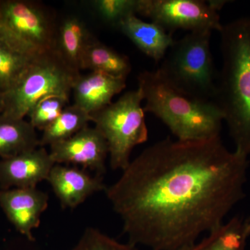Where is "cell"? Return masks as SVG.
Wrapping results in <instances>:
<instances>
[{
    "instance_id": "obj_6",
    "label": "cell",
    "mask_w": 250,
    "mask_h": 250,
    "mask_svg": "<svg viewBox=\"0 0 250 250\" xmlns=\"http://www.w3.org/2000/svg\"><path fill=\"white\" fill-rule=\"evenodd\" d=\"M139 88L130 90L115 103L90 115V122L107 143L110 166L124 170L131 162L136 146L148 139L146 112Z\"/></svg>"
},
{
    "instance_id": "obj_20",
    "label": "cell",
    "mask_w": 250,
    "mask_h": 250,
    "mask_svg": "<svg viewBox=\"0 0 250 250\" xmlns=\"http://www.w3.org/2000/svg\"><path fill=\"white\" fill-rule=\"evenodd\" d=\"M90 115L75 104L68 105L60 116L44 131L40 139V147L52 146L71 138L88 126Z\"/></svg>"
},
{
    "instance_id": "obj_15",
    "label": "cell",
    "mask_w": 250,
    "mask_h": 250,
    "mask_svg": "<svg viewBox=\"0 0 250 250\" xmlns=\"http://www.w3.org/2000/svg\"><path fill=\"white\" fill-rule=\"evenodd\" d=\"M116 28L156 62H161L175 41L172 34L164 28L154 22H145L135 14L123 18Z\"/></svg>"
},
{
    "instance_id": "obj_24",
    "label": "cell",
    "mask_w": 250,
    "mask_h": 250,
    "mask_svg": "<svg viewBox=\"0 0 250 250\" xmlns=\"http://www.w3.org/2000/svg\"><path fill=\"white\" fill-rule=\"evenodd\" d=\"M208 5L215 11H216L217 12H219L224 6H225V4H228L229 1H227V0H210V1H207Z\"/></svg>"
},
{
    "instance_id": "obj_10",
    "label": "cell",
    "mask_w": 250,
    "mask_h": 250,
    "mask_svg": "<svg viewBox=\"0 0 250 250\" xmlns=\"http://www.w3.org/2000/svg\"><path fill=\"white\" fill-rule=\"evenodd\" d=\"M48 202V195L37 188L0 189V207L18 232L30 241H35L33 231L40 226Z\"/></svg>"
},
{
    "instance_id": "obj_7",
    "label": "cell",
    "mask_w": 250,
    "mask_h": 250,
    "mask_svg": "<svg viewBox=\"0 0 250 250\" xmlns=\"http://www.w3.org/2000/svg\"><path fill=\"white\" fill-rule=\"evenodd\" d=\"M137 14L171 34L177 29L220 32L223 26L218 12L202 0H139Z\"/></svg>"
},
{
    "instance_id": "obj_17",
    "label": "cell",
    "mask_w": 250,
    "mask_h": 250,
    "mask_svg": "<svg viewBox=\"0 0 250 250\" xmlns=\"http://www.w3.org/2000/svg\"><path fill=\"white\" fill-rule=\"evenodd\" d=\"M80 70L103 72L126 79L131 72V65L127 57L94 38L82 54Z\"/></svg>"
},
{
    "instance_id": "obj_25",
    "label": "cell",
    "mask_w": 250,
    "mask_h": 250,
    "mask_svg": "<svg viewBox=\"0 0 250 250\" xmlns=\"http://www.w3.org/2000/svg\"><path fill=\"white\" fill-rule=\"evenodd\" d=\"M4 111V95L3 92L0 91V116Z\"/></svg>"
},
{
    "instance_id": "obj_4",
    "label": "cell",
    "mask_w": 250,
    "mask_h": 250,
    "mask_svg": "<svg viewBox=\"0 0 250 250\" xmlns=\"http://www.w3.org/2000/svg\"><path fill=\"white\" fill-rule=\"evenodd\" d=\"M211 34L192 31L174 41L156 70L184 93L215 102L217 77L210 49Z\"/></svg>"
},
{
    "instance_id": "obj_16",
    "label": "cell",
    "mask_w": 250,
    "mask_h": 250,
    "mask_svg": "<svg viewBox=\"0 0 250 250\" xmlns=\"http://www.w3.org/2000/svg\"><path fill=\"white\" fill-rule=\"evenodd\" d=\"M94 38L82 19L68 16L57 28L55 49L69 66L80 72L82 54Z\"/></svg>"
},
{
    "instance_id": "obj_8",
    "label": "cell",
    "mask_w": 250,
    "mask_h": 250,
    "mask_svg": "<svg viewBox=\"0 0 250 250\" xmlns=\"http://www.w3.org/2000/svg\"><path fill=\"white\" fill-rule=\"evenodd\" d=\"M0 25L41 52L54 50L57 28L49 10L30 0H0Z\"/></svg>"
},
{
    "instance_id": "obj_22",
    "label": "cell",
    "mask_w": 250,
    "mask_h": 250,
    "mask_svg": "<svg viewBox=\"0 0 250 250\" xmlns=\"http://www.w3.org/2000/svg\"><path fill=\"white\" fill-rule=\"evenodd\" d=\"M89 4L105 22L117 27L129 15H137L139 0H93Z\"/></svg>"
},
{
    "instance_id": "obj_14",
    "label": "cell",
    "mask_w": 250,
    "mask_h": 250,
    "mask_svg": "<svg viewBox=\"0 0 250 250\" xmlns=\"http://www.w3.org/2000/svg\"><path fill=\"white\" fill-rule=\"evenodd\" d=\"M126 78L103 72L80 74L72 87L74 104L88 114L95 113L112 103V99L126 88Z\"/></svg>"
},
{
    "instance_id": "obj_21",
    "label": "cell",
    "mask_w": 250,
    "mask_h": 250,
    "mask_svg": "<svg viewBox=\"0 0 250 250\" xmlns=\"http://www.w3.org/2000/svg\"><path fill=\"white\" fill-rule=\"evenodd\" d=\"M68 105L69 99L60 96L47 97L36 104L27 117L36 129L42 131L57 120Z\"/></svg>"
},
{
    "instance_id": "obj_23",
    "label": "cell",
    "mask_w": 250,
    "mask_h": 250,
    "mask_svg": "<svg viewBox=\"0 0 250 250\" xmlns=\"http://www.w3.org/2000/svg\"><path fill=\"white\" fill-rule=\"evenodd\" d=\"M71 250H141L131 243L116 241L93 228H88Z\"/></svg>"
},
{
    "instance_id": "obj_12",
    "label": "cell",
    "mask_w": 250,
    "mask_h": 250,
    "mask_svg": "<svg viewBox=\"0 0 250 250\" xmlns=\"http://www.w3.org/2000/svg\"><path fill=\"white\" fill-rule=\"evenodd\" d=\"M47 182L62 208H76L95 192L106 190L103 177L90 175L85 169L56 164Z\"/></svg>"
},
{
    "instance_id": "obj_26",
    "label": "cell",
    "mask_w": 250,
    "mask_h": 250,
    "mask_svg": "<svg viewBox=\"0 0 250 250\" xmlns=\"http://www.w3.org/2000/svg\"><path fill=\"white\" fill-rule=\"evenodd\" d=\"M244 227L245 229H246V231L247 234H248V236H250V214L248 218L245 219L244 220Z\"/></svg>"
},
{
    "instance_id": "obj_18",
    "label": "cell",
    "mask_w": 250,
    "mask_h": 250,
    "mask_svg": "<svg viewBox=\"0 0 250 250\" xmlns=\"http://www.w3.org/2000/svg\"><path fill=\"white\" fill-rule=\"evenodd\" d=\"M40 147L36 129L25 119L0 116V157H12Z\"/></svg>"
},
{
    "instance_id": "obj_1",
    "label": "cell",
    "mask_w": 250,
    "mask_h": 250,
    "mask_svg": "<svg viewBox=\"0 0 250 250\" xmlns=\"http://www.w3.org/2000/svg\"><path fill=\"white\" fill-rule=\"evenodd\" d=\"M248 156L221 138H166L145 149L106 197L128 243L149 250H183L221 226L245 196Z\"/></svg>"
},
{
    "instance_id": "obj_5",
    "label": "cell",
    "mask_w": 250,
    "mask_h": 250,
    "mask_svg": "<svg viewBox=\"0 0 250 250\" xmlns=\"http://www.w3.org/2000/svg\"><path fill=\"white\" fill-rule=\"evenodd\" d=\"M80 75L64 62L56 49L42 52L17 84L4 93L2 116L24 119L42 99L50 96L69 99Z\"/></svg>"
},
{
    "instance_id": "obj_19",
    "label": "cell",
    "mask_w": 250,
    "mask_h": 250,
    "mask_svg": "<svg viewBox=\"0 0 250 250\" xmlns=\"http://www.w3.org/2000/svg\"><path fill=\"white\" fill-rule=\"evenodd\" d=\"M248 238L244 219L233 217L207 233L201 241L183 250H246Z\"/></svg>"
},
{
    "instance_id": "obj_11",
    "label": "cell",
    "mask_w": 250,
    "mask_h": 250,
    "mask_svg": "<svg viewBox=\"0 0 250 250\" xmlns=\"http://www.w3.org/2000/svg\"><path fill=\"white\" fill-rule=\"evenodd\" d=\"M55 163L44 147L0 159V189L30 188L47 180Z\"/></svg>"
},
{
    "instance_id": "obj_3",
    "label": "cell",
    "mask_w": 250,
    "mask_h": 250,
    "mask_svg": "<svg viewBox=\"0 0 250 250\" xmlns=\"http://www.w3.org/2000/svg\"><path fill=\"white\" fill-rule=\"evenodd\" d=\"M138 83L146 102L144 111L162 121L176 139L197 141L220 137L224 116L215 102L184 93L164 80L157 70L141 72Z\"/></svg>"
},
{
    "instance_id": "obj_2",
    "label": "cell",
    "mask_w": 250,
    "mask_h": 250,
    "mask_svg": "<svg viewBox=\"0 0 250 250\" xmlns=\"http://www.w3.org/2000/svg\"><path fill=\"white\" fill-rule=\"evenodd\" d=\"M222 67L215 102L236 150L250 155V17L223 24L220 32Z\"/></svg>"
},
{
    "instance_id": "obj_13",
    "label": "cell",
    "mask_w": 250,
    "mask_h": 250,
    "mask_svg": "<svg viewBox=\"0 0 250 250\" xmlns=\"http://www.w3.org/2000/svg\"><path fill=\"white\" fill-rule=\"evenodd\" d=\"M41 53L0 25V91L6 93L17 84Z\"/></svg>"
},
{
    "instance_id": "obj_9",
    "label": "cell",
    "mask_w": 250,
    "mask_h": 250,
    "mask_svg": "<svg viewBox=\"0 0 250 250\" xmlns=\"http://www.w3.org/2000/svg\"><path fill=\"white\" fill-rule=\"evenodd\" d=\"M49 154L55 164L80 165L103 177L108 148L100 131L87 126L70 139L51 146Z\"/></svg>"
}]
</instances>
